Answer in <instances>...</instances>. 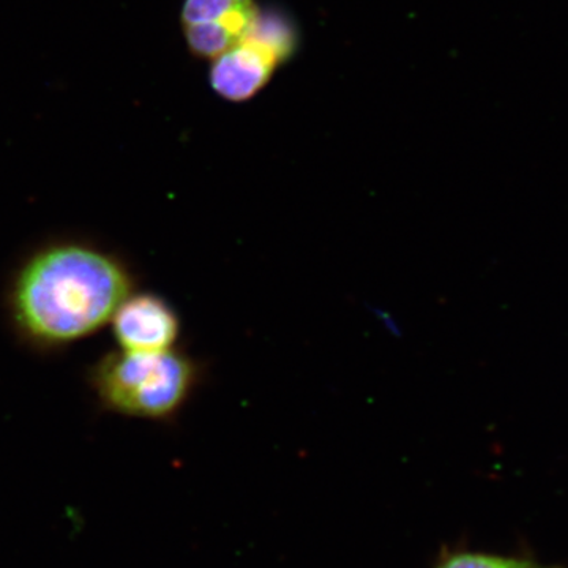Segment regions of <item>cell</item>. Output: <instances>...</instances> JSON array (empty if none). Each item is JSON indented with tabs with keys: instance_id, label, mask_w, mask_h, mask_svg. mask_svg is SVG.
<instances>
[{
	"instance_id": "3",
	"label": "cell",
	"mask_w": 568,
	"mask_h": 568,
	"mask_svg": "<svg viewBox=\"0 0 568 568\" xmlns=\"http://www.w3.org/2000/svg\"><path fill=\"white\" fill-rule=\"evenodd\" d=\"M294 28L278 13H261L241 43L212 61L213 91L227 102H248L263 91L295 50Z\"/></svg>"
},
{
	"instance_id": "2",
	"label": "cell",
	"mask_w": 568,
	"mask_h": 568,
	"mask_svg": "<svg viewBox=\"0 0 568 568\" xmlns=\"http://www.w3.org/2000/svg\"><path fill=\"white\" fill-rule=\"evenodd\" d=\"M200 379L201 366L178 349L151 354L111 351L88 373L89 387L100 409L151 422L178 416Z\"/></svg>"
},
{
	"instance_id": "6",
	"label": "cell",
	"mask_w": 568,
	"mask_h": 568,
	"mask_svg": "<svg viewBox=\"0 0 568 568\" xmlns=\"http://www.w3.org/2000/svg\"><path fill=\"white\" fill-rule=\"evenodd\" d=\"M437 568H547L532 560L500 558V556L459 552L444 559Z\"/></svg>"
},
{
	"instance_id": "5",
	"label": "cell",
	"mask_w": 568,
	"mask_h": 568,
	"mask_svg": "<svg viewBox=\"0 0 568 568\" xmlns=\"http://www.w3.org/2000/svg\"><path fill=\"white\" fill-rule=\"evenodd\" d=\"M112 336L126 353H164L175 349L181 320L170 302L152 293L130 294L111 321Z\"/></svg>"
},
{
	"instance_id": "4",
	"label": "cell",
	"mask_w": 568,
	"mask_h": 568,
	"mask_svg": "<svg viewBox=\"0 0 568 568\" xmlns=\"http://www.w3.org/2000/svg\"><path fill=\"white\" fill-rule=\"evenodd\" d=\"M260 14L254 0H185L183 36L194 55L215 61L245 39Z\"/></svg>"
},
{
	"instance_id": "1",
	"label": "cell",
	"mask_w": 568,
	"mask_h": 568,
	"mask_svg": "<svg viewBox=\"0 0 568 568\" xmlns=\"http://www.w3.org/2000/svg\"><path fill=\"white\" fill-rule=\"evenodd\" d=\"M134 284L132 267L118 253L89 241H54L13 272L7 313L26 345L62 349L110 325Z\"/></svg>"
}]
</instances>
